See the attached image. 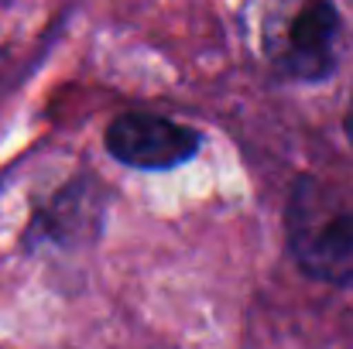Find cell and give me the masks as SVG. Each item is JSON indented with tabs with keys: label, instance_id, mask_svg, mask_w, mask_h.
Instances as JSON below:
<instances>
[{
	"label": "cell",
	"instance_id": "obj_1",
	"mask_svg": "<svg viewBox=\"0 0 353 349\" xmlns=\"http://www.w3.org/2000/svg\"><path fill=\"white\" fill-rule=\"evenodd\" d=\"M257 41L281 79L323 83L340 62L343 17L333 0H257Z\"/></svg>",
	"mask_w": 353,
	"mask_h": 349
},
{
	"label": "cell",
	"instance_id": "obj_2",
	"mask_svg": "<svg viewBox=\"0 0 353 349\" xmlns=\"http://www.w3.org/2000/svg\"><path fill=\"white\" fill-rule=\"evenodd\" d=\"M285 236L299 267L326 284H353V206L326 182L299 178L285 206Z\"/></svg>",
	"mask_w": 353,
	"mask_h": 349
},
{
	"label": "cell",
	"instance_id": "obj_4",
	"mask_svg": "<svg viewBox=\"0 0 353 349\" xmlns=\"http://www.w3.org/2000/svg\"><path fill=\"white\" fill-rule=\"evenodd\" d=\"M347 134H350V137H353V107H350V110H347Z\"/></svg>",
	"mask_w": 353,
	"mask_h": 349
},
{
	"label": "cell",
	"instance_id": "obj_3",
	"mask_svg": "<svg viewBox=\"0 0 353 349\" xmlns=\"http://www.w3.org/2000/svg\"><path fill=\"white\" fill-rule=\"evenodd\" d=\"M103 144H107L110 158H117L127 168L172 171L199 154L203 134L196 127L175 123L168 116L130 110V114H120L117 120H110Z\"/></svg>",
	"mask_w": 353,
	"mask_h": 349
}]
</instances>
